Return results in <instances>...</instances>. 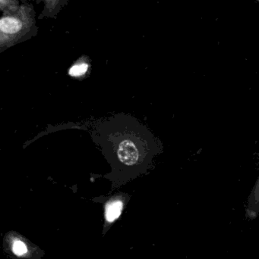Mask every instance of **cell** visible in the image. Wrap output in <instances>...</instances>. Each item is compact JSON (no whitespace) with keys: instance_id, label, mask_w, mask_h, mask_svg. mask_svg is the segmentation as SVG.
<instances>
[{"instance_id":"cell-1","label":"cell","mask_w":259,"mask_h":259,"mask_svg":"<svg viewBox=\"0 0 259 259\" xmlns=\"http://www.w3.org/2000/svg\"><path fill=\"white\" fill-rule=\"evenodd\" d=\"M35 24L32 5L24 3L16 9L3 12L0 21V46L9 47L30 33Z\"/></svg>"},{"instance_id":"cell-2","label":"cell","mask_w":259,"mask_h":259,"mask_svg":"<svg viewBox=\"0 0 259 259\" xmlns=\"http://www.w3.org/2000/svg\"><path fill=\"white\" fill-rule=\"evenodd\" d=\"M118 155L124 164L132 165L138 158V151L134 143L130 140H125L120 143Z\"/></svg>"},{"instance_id":"cell-3","label":"cell","mask_w":259,"mask_h":259,"mask_svg":"<svg viewBox=\"0 0 259 259\" xmlns=\"http://www.w3.org/2000/svg\"><path fill=\"white\" fill-rule=\"evenodd\" d=\"M123 203L121 201H114L109 202L106 207V219L108 222H112L118 219L121 214Z\"/></svg>"},{"instance_id":"cell-4","label":"cell","mask_w":259,"mask_h":259,"mask_svg":"<svg viewBox=\"0 0 259 259\" xmlns=\"http://www.w3.org/2000/svg\"><path fill=\"white\" fill-rule=\"evenodd\" d=\"M88 69V64L85 62L76 64L69 70V74L73 77H79L84 75Z\"/></svg>"},{"instance_id":"cell-5","label":"cell","mask_w":259,"mask_h":259,"mask_svg":"<svg viewBox=\"0 0 259 259\" xmlns=\"http://www.w3.org/2000/svg\"><path fill=\"white\" fill-rule=\"evenodd\" d=\"M18 0H0V8L3 12L19 7Z\"/></svg>"},{"instance_id":"cell-6","label":"cell","mask_w":259,"mask_h":259,"mask_svg":"<svg viewBox=\"0 0 259 259\" xmlns=\"http://www.w3.org/2000/svg\"><path fill=\"white\" fill-rule=\"evenodd\" d=\"M61 0H44L45 5V12L48 14H52L56 11V8L59 6Z\"/></svg>"},{"instance_id":"cell-7","label":"cell","mask_w":259,"mask_h":259,"mask_svg":"<svg viewBox=\"0 0 259 259\" xmlns=\"http://www.w3.org/2000/svg\"><path fill=\"white\" fill-rule=\"evenodd\" d=\"M13 252L18 255H21L27 252V248H26L24 243L21 241L15 242L13 244Z\"/></svg>"},{"instance_id":"cell-8","label":"cell","mask_w":259,"mask_h":259,"mask_svg":"<svg viewBox=\"0 0 259 259\" xmlns=\"http://www.w3.org/2000/svg\"><path fill=\"white\" fill-rule=\"evenodd\" d=\"M252 196L253 200H255V202H259V176L258 179H257L256 183H255V187H254L253 190H252Z\"/></svg>"}]
</instances>
